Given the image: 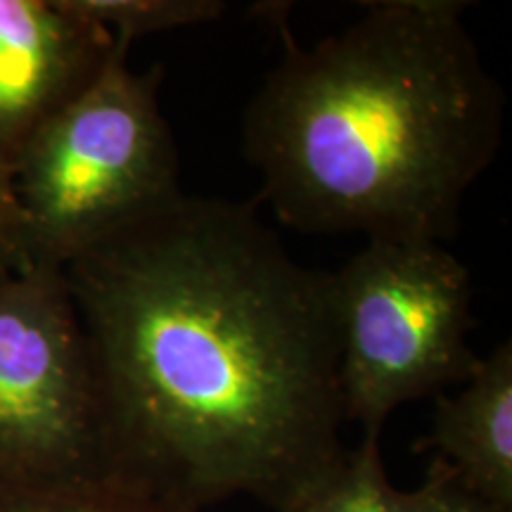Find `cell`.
I'll use <instances>...</instances> for the list:
<instances>
[{
  "label": "cell",
  "mask_w": 512,
  "mask_h": 512,
  "mask_svg": "<svg viewBox=\"0 0 512 512\" xmlns=\"http://www.w3.org/2000/svg\"><path fill=\"white\" fill-rule=\"evenodd\" d=\"M98 377L107 475L202 512L290 508L342 463L332 273L256 202L183 195L64 266Z\"/></svg>",
  "instance_id": "6da1fadb"
},
{
  "label": "cell",
  "mask_w": 512,
  "mask_h": 512,
  "mask_svg": "<svg viewBox=\"0 0 512 512\" xmlns=\"http://www.w3.org/2000/svg\"><path fill=\"white\" fill-rule=\"evenodd\" d=\"M463 0H373L283 57L249 102L242 147L261 200L299 233L444 242L503 140L505 93L467 31Z\"/></svg>",
  "instance_id": "7a4b0ae2"
},
{
  "label": "cell",
  "mask_w": 512,
  "mask_h": 512,
  "mask_svg": "<svg viewBox=\"0 0 512 512\" xmlns=\"http://www.w3.org/2000/svg\"><path fill=\"white\" fill-rule=\"evenodd\" d=\"M162 81V64L133 72L114 43L98 79L31 138L12 176L22 266L64 268L183 195Z\"/></svg>",
  "instance_id": "3957f363"
},
{
  "label": "cell",
  "mask_w": 512,
  "mask_h": 512,
  "mask_svg": "<svg viewBox=\"0 0 512 512\" xmlns=\"http://www.w3.org/2000/svg\"><path fill=\"white\" fill-rule=\"evenodd\" d=\"M344 418L380 437L396 408L475 373L472 278L439 242L368 240L332 273Z\"/></svg>",
  "instance_id": "277c9868"
},
{
  "label": "cell",
  "mask_w": 512,
  "mask_h": 512,
  "mask_svg": "<svg viewBox=\"0 0 512 512\" xmlns=\"http://www.w3.org/2000/svg\"><path fill=\"white\" fill-rule=\"evenodd\" d=\"M0 477H110L91 344L64 268L0 275Z\"/></svg>",
  "instance_id": "5b68a950"
},
{
  "label": "cell",
  "mask_w": 512,
  "mask_h": 512,
  "mask_svg": "<svg viewBox=\"0 0 512 512\" xmlns=\"http://www.w3.org/2000/svg\"><path fill=\"white\" fill-rule=\"evenodd\" d=\"M112 53L110 31L81 15L72 0H0V221L15 238L12 176L19 157L98 79Z\"/></svg>",
  "instance_id": "8992f818"
},
{
  "label": "cell",
  "mask_w": 512,
  "mask_h": 512,
  "mask_svg": "<svg viewBox=\"0 0 512 512\" xmlns=\"http://www.w3.org/2000/svg\"><path fill=\"white\" fill-rule=\"evenodd\" d=\"M484 501L512 510V342L479 361L456 394H439L425 444Z\"/></svg>",
  "instance_id": "52a82bcc"
},
{
  "label": "cell",
  "mask_w": 512,
  "mask_h": 512,
  "mask_svg": "<svg viewBox=\"0 0 512 512\" xmlns=\"http://www.w3.org/2000/svg\"><path fill=\"white\" fill-rule=\"evenodd\" d=\"M0 512H197L119 477H0Z\"/></svg>",
  "instance_id": "ba28073f"
},
{
  "label": "cell",
  "mask_w": 512,
  "mask_h": 512,
  "mask_svg": "<svg viewBox=\"0 0 512 512\" xmlns=\"http://www.w3.org/2000/svg\"><path fill=\"white\" fill-rule=\"evenodd\" d=\"M280 512H425L420 489L401 491L384 470L380 437H363L309 494Z\"/></svg>",
  "instance_id": "9c48e42d"
},
{
  "label": "cell",
  "mask_w": 512,
  "mask_h": 512,
  "mask_svg": "<svg viewBox=\"0 0 512 512\" xmlns=\"http://www.w3.org/2000/svg\"><path fill=\"white\" fill-rule=\"evenodd\" d=\"M91 22L110 31L114 43L131 50L140 36L162 34L216 22L226 3L221 0H72Z\"/></svg>",
  "instance_id": "30bf717a"
},
{
  "label": "cell",
  "mask_w": 512,
  "mask_h": 512,
  "mask_svg": "<svg viewBox=\"0 0 512 512\" xmlns=\"http://www.w3.org/2000/svg\"><path fill=\"white\" fill-rule=\"evenodd\" d=\"M418 489L425 512H512L510 508L484 501L482 496L465 489L456 472L439 458H432L425 482Z\"/></svg>",
  "instance_id": "8fae6325"
},
{
  "label": "cell",
  "mask_w": 512,
  "mask_h": 512,
  "mask_svg": "<svg viewBox=\"0 0 512 512\" xmlns=\"http://www.w3.org/2000/svg\"><path fill=\"white\" fill-rule=\"evenodd\" d=\"M19 266H22V259H19L15 230L0 221V275L15 271Z\"/></svg>",
  "instance_id": "7c38bea8"
}]
</instances>
